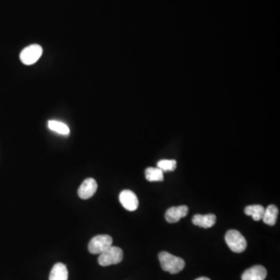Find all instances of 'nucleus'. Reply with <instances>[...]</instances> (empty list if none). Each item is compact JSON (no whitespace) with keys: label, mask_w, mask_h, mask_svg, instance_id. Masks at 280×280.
Here are the masks:
<instances>
[{"label":"nucleus","mask_w":280,"mask_h":280,"mask_svg":"<svg viewBox=\"0 0 280 280\" xmlns=\"http://www.w3.org/2000/svg\"><path fill=\"white\" fill-rule=\"evenodd\" d=\"M158 258L163 270L170 272L171 274H177L185 268V261L167 251H161L158 255Z\"/></svg>","instance_id":"1"},{"label":"nucleus","mask_w":280,"mask_h":280,"mask_svg":"<svg viewBox=\"0 0 280 280\" xmlns=\"http://www.w3.org/2000/svg\"><path fill=\"white\" fill-rule=\"evenodd\" d=\"M225 241L232 251L241 253L247 247V241L241 233L237 229H229L225 235Z\"/></svg>","instance_id":"2"},{"label":"nucleus","mask_w":280,"mask_h":280,"mask_svg":"<svg viewBox=\"0 0 280 280\" xmlns=\"http://www.w3.org/2000/svg\"><path fill=\"white\" fill-rule=\"evenodd\" d=\"M123 259V251L120 247L111 246L100 254L98 263L101 266H108L120 263Z\"/></svg>","instance_id":"3"},{"label":"nucleus","mask_w":280,"mask_h":280,"mask_svg":"<svg viewBox=\"0 0 280 280\" xmlns=\"http://www.w3.org/2000/svg\"><path fill=\"white\" fill-rule=\"evenodd\" d=\"M113 240L111 236L102 234L92 238L88 245L89 252L93 255H100L112 246Z\"/></svg>","instance_id":"4"},{"label":"nucleus","mask_w":280,"mask_h":280,"mask_svg":"<svg viewBox=\"0 0 280 280\" xmlns=\"http://www.w3.org/2000/svg\"><path fill=\"white\" fill-rule=\"evenodd\" d=\"M42 52V48L40 45H31L22 51L19 58L23 64L30 66L35 64L41 58Z\"/></svg>","instance_id":"5"},{"label":"nucleus","mask_w":280,"mask_h":280,"mask_svg":"<svg viewBox=\"0 0 280 280\" xmlns=\"http://www.w3.org/2000/svg\"><path fill=\"white\" fill-rule=\"evenodd\" d=\"M119 201L123 207L128 211H135L138 208V198L132 191H122L119 195Z\"/></svg>","instance_id":"6"},{"label":"nucleus","mask_w":280,"mask_h":280,"mask_svg":"<svg viewBox=\"0 0 280 280\" xmlns=\"http://www.w3.org/2000/svg\"><path fill=\"white\" fill-rule=\"evenodd\" d=\"M189 213V207L187 206H173L167 210L165 218L170 224L177 223L181 218L185 217Z\"/></svg>","instance_id":"7"},{"label":"nucleus","mask_w":280,"mask_h":280,"mask_svg":"<svg viewBox=\"0 0 280 280\" xmlns=\"http://www.w3.org/2000/svg\"><path fill=\"white\" fill-rule=\"evenodd\" d=\"M97 189V181L93 178L86 179L78 189V195L82 199H88L95 194Z\"/></svg>","instance_id":"8"},{"label":"nucleus","mask_w":280,"mask_h":280,"mask_svg":"<svg viewBox=\"0 0 280 280\" xmlns=\"http://www.w3.org/2000/svg\"><path fill=\"white\" fill-rule=\"evenodd\" d=\"M267 270L262 265H255L244 272L241 280H264L266 278Z\"/></svg>","instance_id":"9"},{"label":"nucleus","mask_w":280,"mask_h":280,"mask_svg":"<svg viewBox=\"0 0 280 280\" xmlns=\"http://www.w3.org/2000/svg\"><path fill=\"white\" fill-rule=\"evenodd\" d=\"M216 216L212 213L206 214V215L196 214L192 217V223L194 225L198 226L205 229L213 227L216 224Z\"/></svg>","instance_id":"10"},{"label":"nucleus","mask_w":280,"mask_h":280,"mask_svg":"<svg viewBox=\"0 0 280 280\" xmlns=\"http://www.w3.org/2000/svg\"><path fill=\"white\" fill-rule=\"evenodd\" d=\"M68 269L66 264L58 262L54 264L49 275V280H68Z\"/></svg>","instance_id":"11"},{"label":"nucleus","mask_w":280,"mask_h":280,"mask_svg":"<svg viewBox=\"0 0 280 280\" xmlns=\"http://www.w3.org/2000/svg\"><path fill=\"white\" fill-rule=\"evenodd\" d=\"M278 214L279 210L277 206L275 205H269L264 210V216L262 217L263 222L267 225L274 226L277 221Z\"/></svg>","instance_id":"12"},{"label":"nucleus","mask_w":280,"mask_h":280,"mask_svg":"<svg viewBox=\"0 0 280 280\" xmlns=\"http://www.w3.org/2000/svg\"><path fill=\"white\" fill-rule=\"evenodd\" d=\"M245 212L247 216H252L253 220L259 221L262 220L264 216V208L261 205H252L245 209Z\"/></svg>","instance_id":"13"},{"label":"nucleus","mask_w":280,"mask_h":280,"mask_svg":"<svg viewBox=\"0 0 280 280\" xmlns=\"http://www.w3.org/2000/svg\"><path fill=\"white\" fill-rule=\"evenodd\" d=\"M145 174L147 181H162L163 180V172L158 167H148Z\"/></svg>","instance_id":"14"},{"label":"nucleus","mask_w":280,"mask_h":280,"mask_svg":"<svg viewBox=\"0 0 280 280\" xmlns=\"http://www.w3.org/2000/svg\"><path fill=\"white\" fill-rule=\"evenodd\" d=\"M49 127L51 130L57 132L58 134H70V128L64 123L60 122L58 121H49Z\"/></svg>","instance_id":"15"},{"label":"nucleus","mask_w":280,"mask_h":280,"mask_svg":"<svg viewBox=\"0 0 280 280\" xmlns=\"http://www.w3.org/2000/svg\"><path fill=\"white\" fill-rule=\"evenodd\" d=\"M177 167V162L175 159H161L158 163V167L163 172L174 171Z\"/></svg>","instance_id":"16"},{"label":"nucleus","mask_w":280,"mask_h":280,"mask_svg":"<svg viewBox=\"0 0 280 280\" xmlns=\"http://www.w3.org/2000/svg\"><path fill=\"white\" fill-rule=\"evenodd\" d=\"M195 280H211L207 277H200V278L196 279Z\"/></svg>","instance_id":"17"}]
</instances>
